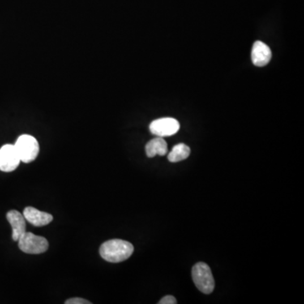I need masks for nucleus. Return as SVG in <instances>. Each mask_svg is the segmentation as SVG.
Segmentation results:
<instances>
[{
    "instance_id": "nucleus-10",
    "label": "nucleus",
    "mask_w": 304,
    "mask_h": 304,
    "mask_svg": "<svg viewBox=\"0 0 304 304\" xmlns=\"http://www.w3.org/2000/svg\"><path fill=\"white\" fill-rule=\"evenodd\" d=\"M146 152L150 158H152L156 155L165 156L166 154L168 153V144L163 137L157 136L146 144Z\"/></svg>"
},
{
    "instance_id": "nucleus-7",
    "label": "nucleus",
    "mask_w": 304,
    "mask_h": 304,
    "mask_svg": "<svg viewBox=\"0 0 304 304\" xmlns=\"http://www.w3.org/2000/svg\"><path fill=\"white\" fill-rule=\"evenodd\" d=\"M26 220L35 227H44L52 222L53 217L51 214L39 211L37 209L28 206L23 211Z\"/></svg>"
},
{
    "instance_id": "nucleus-13",
    "label": "nucleus",
    "mask_w": 304,
    "mask_h": 304,
    "mask_svg": "<svg viewBox=\"0 0 304 304\" xmlns=\"http://www.w3.org/2000/svg\"><path fill=\"white\" fill-rule=\"evenodd\" d=\"M177 300L173 296H166L160 299L158 303L160 304H176L177 303Z\"/></svg>"
},
{
    "instance_id": "nucleus-9",
    "label": "nucleus",
    "mask_w": 304,
    "mask_h": 304,
    "mask_svg": "<svg viewBox=\"0 0 304 304\" xmlns=\"http://www.w3.org/2000/svg\"><path fill=\"white\" fill-rule=\"evenodd\" d=\"M7 220L10 222L12 228V239L13 241H18L19 237L27 232V224L23 214L18 211H9L7 213Z\"/></svg>"
},
{
    "instance_id": "nucleus-12",
    "label": "nucleus",
    "mask_w": 304,
    "mask_h": 304,
    "mask_svg": "<svg viewBox=\"0 0 304 304\" xmlns=\"http://www.w3.org/2000/svg\"><path fill=\"white\" fill-rule=\"evenodd\" d=\"M65 304H91V302H89L87 300L83 299L80 297H74V298H70L68 299Z\"/></svg>"
},
{
    "instance_id": "nucleus-4",
    "label": "nucleus",
    "mask_w": 304,
    "mask_h": 304,
    "mask_svg": "<svg viewBox=\"0 0 304 304\" xmlns=\"http://www.w3.org/2000/svg\"><path fill=\"white\" fill-rule=\"evenodd\" d=\"M19 249L26 254H40L48 249V240L45 237L31 233L25 232L17 241Z\"/></svg>"
},
{
    "instance_id": "nucleus-5",
    "label": "nucleus",
    "mask_w": 304,
    "mask_h": 304,
    "mask_svg": "<svg viewBox=\"0 0 304 304\" xmlns=\"http://www.w3.org/2000/svg\"><path fill=\"white\" fill-rule=\"evenodd\" d=\"M180 129L179 123L173 117H163L154 120L150 125L151 134L158 137L172 136Z\"/></svg>"
},
{
    "instance_id": "nucleus-3",
    "label": "nucleus",
    "mask_w": 304,
    "mask_h": 304,
    "mask_svg": "<svg viewBox=\"0 0 304 304\" xmlns=\"http://www.w3.org/2000/svg\"><path fill=\"white\" fill-rule=\"evenodd\" d=\"M14 146L22 163H31L36 160L38 156L40 151L38 141L35 137L31 136L30 134L21 135Z\"/></svg>"
},
{
    "instance_id": "nucleus-8",
    "label": "nucleus",
    "mask_w": 304,
    "mask_h": 304,
    "mask_svg": "<svg viewBox=\"0 0 304 304\" xmlns=\"http://www.w3.org/2000/svg\"><path fill=\"white\" fill-rule=\"evenodd\" d=\"M271 56L272 53L268 46L260 41L254 43L251 53L252 61L254 65L258 67L266 66L271 61Z\"/></svg>"
},
{
    "instance_id": "nucleus-6",
    "label": "nucleus",
    "mask_w": 304,
    "mask_h": 304,
    "mask_svg": "<svg viewBox=\"0 0 304 304\" xmlns=\"http://www.w3.org/2000/svg\"><path fill=\"white\" fill-rule=\"evenodd\" d=\"M21 163L14 145L7 144L0 148V171L10 173L15 171Z\"/></svg>"
},
{
    "instance_id": "nucleus-11",
    "label": "nucleus",
    "mask_w": 304,
    "mask_h": 304,
    "mask_svg": "<svg viewBox=\"0 0 304 304\" xmlns=\"http://www.w3.org/2000/svg\"><path fill=\"white\" fill-rule=\"evenodd\" d=\"M190 155V148L185 144H177L173 147L170 153L168 154V160L171 163H178L185 160Z\"/></svg>"
},
{
    "instance_id": "nucleus-2",
    "label": "nucleus",
    "mask_w": 304,
    "mask_h": 304,
    "mask_svg": "<svg viewBox=\"0 0 304 304\" xmlns=\"http://www.w3.org/2000/svg\"><path fill=\"white\" fill-rule=\"evenodd\" d=\"M192 278L196 288L205 294H211L215 288V280L208 265L195 264L192 269Z\"/></svg>"
},
{
    "instance_id": "nucleus-1",
    "label": "nucleus",
    "mask_w": 304,
    "mask_h": 304,
    "mask_svg": "<svg viewBox=\"0 0 304 304\" xmlns=\"http://www.w3.org/2000/svg\"><path fill=\"white\" fill-rule=\"evenodd\" d=\"M99 253L104 260L110 263H120L131 256L134 253V246L125 240H108L100 247Z\"/></svg>"
}]
</instances>
